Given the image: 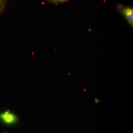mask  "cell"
I'll return each mask as SVG.
<instances>
[{
	"instance_id": "5",
	"label": "cell",
	"mask_w": 133,
	"mask_h": 133,
	"mask_svg": "<svg viewBox=\"0 0 133 133\" xmlns=\"http://www.w3.org/2000/svg\"><path fill=\"white\" fill-rule=\"evenodd\" d=\"M66 1H67V0H62V1H63V2Z\"/></svg>"
},
{
	"instance_id": "4",
	"label": "cell",
	"mask_w": 133,
	"mask_h": 133,
	"mask_svg": "<svg viewBox=\"0 0 133 133\" xmlns=\"http://www.w3.org/2000/svg\"><path fill=\"white\" fill-rule=\"evenodd\" d=\"M50 1L55 3L63 2L62 0H50Z\"/></svg>"
},
{
	"instance_id": "2",
	"label": "cell",
	"mask_w": 133,
	"mask_h": 133,
	"mask_svg": "<svg viewBox=\"0 0 133 133\" xmlns=\"http://www.w3.org/2000/svg\"><path fill=\"white\" fill-rule=\"evenodd\" d=\"M117 10L125 17L129 23L133 27V9L130 7L125 6L121 4L117 6Z\"/></svg>"
},
{
	"instance_id": "3",
	"label": "cell",
	"mask_w": 133,
	"mask_h": 133,
	"mask_svg": "<svg viewBox=\"0 0 133 133\" xmlns=\"http://www.w3.org/2000/svg\"><path fill=\"white\" fill-rule=\"evenodd\" d=\"M6 6L5 0H0V12H2Z\"/></svg>"
},
{
	"instance_id": "6",
	"label": "cell",
	"mask_w": 133,
	"mask_h": 133,
	"mask_svg": "<svg viewBox=\"0 0 133 133\" xmlns=\"http://www.w3.org/2000/svg\"><path fill=\"white\" fill-rule=\"evenodd\" d=\"M3 133H8V132H4Z\"/></svg>"
},
{
	"instance_id": "1",
	"label": "cell",
	"mask_w": 133,
	"mask_h": 133,
	"mask_svg": "<svg viewBox=\"0 0 133 133\" xmlns=\"http://www.w3.org/2000/svg\"><path fill=\"white\" fill-rule=\"evenodd\" d=\"M0 120L6 125H10L16 124L19 117L16 114L8 109L0 113Z\"/></svg>"
}]
</instances>
